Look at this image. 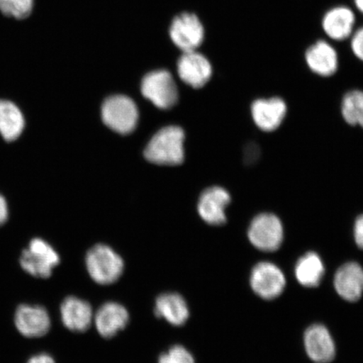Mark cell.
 Returning a JSON list of instances; mask_svg holds the SVG:
<instances>
[{"label": "cell", "instance_id": "cell-1", "mask_svg": "<svg viewBox=\"0 0 363 363\" xmlns=\"http://www.w3.org/2000/svg\"><path fill=\"white\" fill-rule=\"evenodd\" d=\"M184 133L179 126H167L153 135L144 156L157 165L174 166L184 162Z\"/></svg>", "mask_w": 363, "mask_h": 363}, {"label": "cell", "instance_id": "cell-2", "mask_svg": "<svg viewBox=\"0 0 363 363\" xmlns=\"http://www.w3.org/2000/svg\"><path fill=\"white\" fill-rule=\"evenodd\" d=\"M85 263L91 279L101 285L116 283L124 271L123 259L107 245L98 244L89 249Z\"/></svg>", "mask_w": 363, "mask_h": 363}, {"label": "cell", "instance_id": "cell-3", "mask_svg": "<svg viewBox=\"0 0 363 363\" xmlns=\"http://www.w3.org/2000/svg\"><path fill=\"white\" fill-rule=\"evenodd\" d=\"M22 269L30 276L48 279L60 263V257L51 245L40 238H35L28 247L22 252L21 259Z\"/></svg>", "mask_w": 363, "mask_h": 363}, {"label": "cell", "instance_id": "cell-4", "mask_svg": "<svg viewBox=\"0 0 363 363\" xmlns=\"http://www.w3.org/2000/svg\"><path fill=\"white\" fill-rule=\"evenodd\" d=\"M248 239L262 252H275L284 240V225L278 216L265 212L256 216L250 223Z\"/></svg>", "mask_w": 363, "mask_h": 363}, {"label": "cell", "instance_id": "cell-5", "mask_svg": "<svg viewBox=\"0 0 363 363\" xmlns=\"http://www.w3.org/2000/svg\"><path fill=\"white\" fill-rule=\"evenodd\" d=\"M139 113L135 104L124 95H113L102 106V119L108 128L127 135L133 133L138 122Z\"/></svg>", "mask_w": 363, "mask_h": 363}, {"label": "cell", "instance_id": "cell-6", "mask_svg": "<svg viewBox=\"0 0 363 363\" xmlns=\"http://www.w3.org/2000/svg\"><path fill=\"white\" fill-rule=\"evenodd\" d=\"M172 42L184 52L196 51L202 45L206 30L194 13L184 12L172 20L169 27Z\"/></svg>", "mask_w": 363, "mask_h": 363}, {"label": "cell", "instance_id": "cell-7", "mask_svg": "<svg viewBox=\"0 0 363 363\" xmlns=\"http://www.w3.org/2000/svg\"><path fill=\"white\" fill-rule=\"evenodd\" d=\"M142 92L145 98L162 110L174 107L179 99L175 81L167 70L153 71L145 76Z\"/></svg>", "mask_w": 363, "mask_h": 363}, {"label": "cell", "instance_id": "cell-8", "mask_svg": "<svg viewBox=\"0 0 363 363\" xmlns=\"http://www.w3.org/2000/svg\"><path fill=\"white\" fill-rule=\"evenodd\" d=\"M250 284L257 296L272 301L282 294L286 279L278 266L270 262H261L253 267Z\"/></svg>", "mask_w": 363, "mask_h": 363}, {"label": "cell", "instance_id": "cell-9", "mask_svg": "<svg viewBox=\"0 0 363 363\" xmlns=\"http://www.w3.org/2000/svg\"><path fill=\"white\" fill-rule=\"evenodd\" d=\"M254 124L263 133H274L284 123L288 106L281 97L257 99L250 107Z\"/></svg>", "mask_w": 363, "mask_h": 363}, {"label": "cell", "instance_id": "cell-10", "mask_svg": "<svg viewBox=\"0 0 363 363\" xmlns=\"http://www.w3.org/2000/svg\"><path fill=\"white\" fill-rule=\"evenodd\" d=\"M356 13L347 6L329 9L321 20V27L328 38L334 42H344L351 38L355 31Z\"/></svg>", "mask_w": 363, "mask_h": 363}, {"label": "cell", "instance_id": "cell-11", "mask_svg": "<svg viewBox=\"0 0 363 363\" xmlns=\"http://www.w3.org/2000/svg\"><path fill=\"white\" fill-rule=\"evenodd\" d=\"M305 60L308 69L321 78H330L338 71L337 49L323 39L316 40L306 49Z\"/></svg>", "mask_w": 363, "mask_h": 363}, {"label": "cell", "instance_id": "cell-12", "mask_svg": "<svg viewBox=\"0 0 363 363\" xmlns=\"http://www.w3.org/2000/svg\"><path fill=\"white\" fill-rule=\"evenodd\" d=\"M15 325L23 337L39 338L51 328V318L43 306L21 305L16 308Z\"/></svg>", "mask_w": 363, "mask_h": 363}, {"label": "cell", "instance_id": "cell-13", "mask_svg": "<svg viewBox=\"0 0 363 363\" xmlns=\"http://www.w3.org/2000/svg\"><path fill=\"white\" fill-rule=\"evenodd\" d=\"M230 201V194L225 189L219 186L208 188L199 198V214L208 225H224L227 221L225 210Z\"/></svg>", "mask_w": 363, "mask_h": 363}, {"label": "cell", "instance_id": "cell-14", "mask_svg": "<svg viewBox=\"0 0 363 363\" xmlns=\"http://www.w3.org/2000/svg\"><path fill=\"white\" fill-rule=\"evenodd\" d=\"M179 78L194 89L203 87L210 81L213 68L210 61L196 51L184 52L178 61Z\"/></svg>", "mask_w": 363, "mask_h": 363}, {"label": "cell", "instance_id": "cell-15", "mask_svg": "<svg viewBox=\"0 0 363 363\" xmlns=\"http://www.w3.org/2000/svg\"><path fill=\"white\" fill-rule=\"evenodd\" d=\"M307 355L316 363H330L335 357V345L330 331L321 324L312 325L303 337Z\"/></svg>", "mask_w": 363, "mask_h": 363}, {"label": "cell", "instance_id": "cell-16", "mask_svg": "<svg viewBox=\"0 0 363 363\" xmlns=\"http://www.w3.org/2000/svg\"><path fill=\"white\" fill-rule=\"evenodd\" d=\"M334 287L345 301H359L363 294V267L356 262L345 263L335 272Z\"/></svg>", "mask_w": 363, "mask_h": 363}, {"label": "cell", "instance_id": "cell-17", "mask_svg": "<svg viewBox=\"0 0 363 363\" xmlns=\"http://www.w3.org/2000/svg\"><path fill=\"white\" fill-rule=\"evenodd\" d=\"M95 328L104 338H111L125 328L129 322V313L116 302H107L94 315Z\"/></svg>", "mask_w": 363, "mask_h": 363}, {"label": "cell", "instance_id": "cell-18", "mask_svg": "<svg viewBox=\"0 0 363 363\" xmlns=\"http://www.w3.org/2000/svg\"><path fill=\"white\" fill-rule=\"evenodd\" d=\"M60 312L63 325L74 333H84L94 321V312L90 303L74 296L67 297L62 301Z\"/></svg>", "mask_w": 363, "mask_h": 363}, {"label": "cell", "instance_id": "cell-19", "mask_svg": "<svg viewBox=\"0 0 363 363\" xmlns=\"http://www.w3.org/2000/svg\"><path fill=\"white\" fill-rule=\"evenodd\" d=\"M155 314L172 325L181 326L188 320L189 310L187 302L180 294L166 293L157 297Z\"/></svg>", "mask_w": 363, "mask_h": 363}, {"label": "cell", "instance_id": "cell-20", "mask_svg": "<svg viewBox=\"0 0 363 363\" xmlns=\"http://www.w3.org/2000/svg\"><path fill=\"white\" fill-rule=\"evenodd\" d=\"M294 272L298 282L303 287L315 288L324 278V262L317 253L307 252L296 262Z\"/></svg>", "mask_w": 363, "mask_h": 363}, {"label": "cell", "instance_id": "cell-21", "mask_svg": "<svg viewBox=\"0 0 363 363\" xmlns=\"http://www.w3.org/2000/svg\"><path fill=\"white\" fill-rule=\"evenodd\" d=\"M25 120L15 104L0 101V134L7 142H13L21 135Z\"/></svg>", "mask_w": 363, "mask_h": 363}, {"label": "cell", "instance_id": "cell-22", "mask_svg": "<svg viewBox=\"0 0 363 363\" xmlns=\"http://www.w3.org/2000/svg\"><path fill=\"white\" fill-rule=\"evenodd\" d=\"M340 113L347 124L363 129V91L353 89L345 94L340 103Z\"/></svg>", "mask_w": 363, "mask_h": 363}, {"label": "cell", "instance_id": "cell-23", "mask_svg": "<svg viewBox=\"0 0 363 363\" xmlns=\"http://www.w3.org/2000/svg\"><path fill=\"white\" fill-rule=\"evenodd\" d=\"M34 0H0V11L18 20L26 19L33 12Z\"/></svg>", "mask_w": 363, "mask_h": 363}, {"label": "cell", "instance_id": "cell-24", "mask_svg": "<svg viewBox=\"0 0 363 363\" xmlns=\"http://www.w3.org/2000/svg\"><path fill=\"white\" fill-rule=\"evenodd\" d=\"M158 363H195L192 354L187 349L176 345L159 357Z\"/></svg>", "mask_w": 363, "mask_h": 363}, {"label": "cell", "instance_id": "cell-25", "mask_svg": "<svg viewBox=\"0 0 363 363\" xmlns=\"http://www.w3.org/2000/svg\"><path fill=\"white\" fill-rule=\"evenodd\" d=\"M350 40L353 55L363 62V26L354 31Z\"/></svg>", "mask_w": 363, "mask_h": 363}, {"label": "cell", "instance_id": "cell-26", "mask_svg": "<svg viewBox=\"0 0 363 363\" xmlns=\"http://www.w3.org/2000/svg\"><path fill=\"white\" fill-rule=\"evenodd\" d=\"M353 235L357 247L363 250V215L358 216L354 222Z\"/></svg>", "mask_w": 363, "mask_h": 363}, {"label": "cell", "instance_id": "cell-27", "mask_svg": "<svg viewBox=\"0 0 363 363\" xmlns=\"http://www.w3.org/2000/svg\"><path fill=\"white\" fill-rule=\"evenodd\" d=\"M27 363H56L48 353H40L31 357Z\"/></svg>", "mask_w": 363, "mask_h": 363}, {"label": "cell", "instance_id": "cell-28", "mask_svg": "<svg viewBox=\"0 0 363 363\" xmlns=\"http://www.w3.org/2000/svg\"><path fill=\"white\" fill-rule=\"evenodd\" d=\"M8 206L6 199L0 195V225L6 223L8 219Z\"/></svg>", "mask_w": 363, "mask_h": 363}, {"label": "cell", "instance_id": "cell-29", "mask_svg": "<svg viewBox=\"0 0 363 363\" xmlns=\"http://www.w3.org/2000/svg\"><path fill=\"white\" fill-rule=\"evenodd\" d=\"M354 6H355L357 11L362 13L363 16V0H353Z\"/></svg>", "mask_w": 363, "mask_h": 363}]
</instances>
